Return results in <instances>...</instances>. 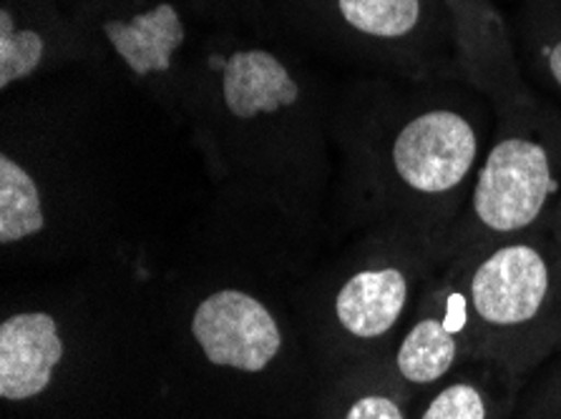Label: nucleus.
I'll return each mask as SVG.
<instances>
[{
    "instance_id": "2eb2a0df",
    "label": "nucleus",
    "mask_w": 561,
    "mask_h": 419,
    "mask_svg": "<svg viewBox=\"0 0 561 419\" xmlns=\"http://www.w3.org/2000/svg\"><path fill=\"white\" fill-rule=\"evenodd\" d=\"M543 226H547L551 246H554V256H557V264H559V277H561V196H559V201L554 203V209L549 211V217L543 219Z\"/></svg>"
},
{
    "instance_id": "7ed1b4c3",
    "label": "nucleus",
    "mask_w": 561,
    "mask_h": 419,
    "mask_svg": "<svg viewBox=\"0 0 561 419\" xmlns=\"http://www.w3.org/2000/svg\"><path fill=\"white\" fill-rule=\"evenodd\" d=\"M494 110V133L444 264L539 229L561 196V106L541 89Z\"/></svg>"
},
{
    "instance_id": "f03ea898",
    "label": "nucleus",
    "mask_w": 561,
    "mask_h": 419,
    "mask_svg": "<svg viewBox=\"0 0 561 419\" xmlns=\"http://www.w3.org/2000/svg\"><path fill=\"white\" fill-rule=\"evenodd\" d=\"M186 116L219 176L283 211L310 203L325 182L318 91L277 48L211 33Z\"/></svg>"
},
{
    "instance_id": "9d476101",
    "label": "nucleus",
    "mask_w": 561,
    "mask_h": 419,
    "mask_svg": "<svg viewBox=\"0 0 561 419\" xmlns=\"http://www.w3.org/2000/svg\"><path fill=\"white\" fill-rule=\"evenodd\" d=\"M76 58H83L79 31L56 0L0 3V91Z\"/></svg>"
},
{
    "instance_id": "f257e3e1",
    "label": "nucleus",
    "mask_w": 561,
    "mask_h": 419,
    "mask_svg": "<svg viewBox=\"0 0 561 419\" xmlns=\"http://www.w3.org/2000/svg\"><path fill=\"white\" fill-rule=\"evenodd\" d=\"M494 124L489 101L463 81L373 83L345 143L373 226L413 229L444 254Z\"/></svg>"
},
{
    "instance_id": "f8f14e48",
    "label": "nucleus",
    "mask_w": 561,
    "mask_h": 419,
    "mask_svg": "<svg viewBox=\"0 0 561 419\" xmlns=\"http://www.w3.org/2000/svg\"><path fill=\"white\" fill-rule=\"evenodd\" d=\"M514 36L529 79L561 106V0H522Z\"/></svg>"
},
{
    "instance_id": "9b49d317",
    "label": "nucleus",
    "mask_w": 561,
    "mask_h": 419,
    "mask_svg": "<svg viewBox=\"0 0 561 419\" xmlns=\"http://www.w3.org/2000/svg\"><path fill=\"white\" fill-rule=\"evenodd\" d=\"M66 357L56 316L15 312L0 324V397L28 401L44 395Z\"/></svg>"
},
{
    "instance_id": "dca6fc26",
    "label": "nucleus",
    "mask_w": 561,
    "mask_h": 419,
    "mask_svg": "<svg viewBox=\"0 0 561 419\" xmlns=\"http://www.w3.org/2000/svg\"><path fill=\"white\" fill-rule=\"evenodd\" d=\"M516 3H522V0H516Z\"/></svg>"
},
{
    "instance_id": "39448f33",
    "label": "nucleus",
    "mask_w": 561,
    "mask_h": 419,
    "mask_svg": "<svg viewBox=\"0 0 561 419\" xmlns=\"http://www.w3.org/2000/svg\"><path fill=\"white\" fill-rule=\"evenodd\" d=\"M444 267L469 299L473 347L522 352L529 339L541 345L561 331V277L543 224Z\"/></svg>"
},
{
    "instance_id": "0eeeda50",
    "label": "nucleus",
    "mask_w": 561,
    "mask_h": 419,
    "mask_svg": "<svg viewBox=\"0 0 561 419\" xmlns=\"http://www.w3.org/2000/svg\"><path fill=\"white\" fill-rule=\"evenodd\" d=\"M370 231L365 261L347 273L333 299L337 327L355 341L393 335L421 279L444 267L440 246L419 231L398 224H376Z\"/></svg>"
},
{
    "instance_id": "6e6552de",
    "label": "nucleus",
    "mask_w": 561,
    "mask_h": 419,
    "mask_svg": "<svg viewBox=\"0 0 561 419\" xmlns=\"http://www.w3.org/2000/svg\"><path fill=\"white\" fill-rule=\"evenodd\" d=\"M192 337L211 366L260 374L283 352V329L265 304L242 289H217L192 314Z\"/></svg>"
},
{
    "instance_id": "4468645a",
    "label": "nucleus",
    "mask_w": 561,
    "mask_h": 419,
    "mask_svg": "<svg viewBox=\"0 0 561 419\" xmlns=\"http://www.w3.org/2000/svg\"><path fill=\"white\" fill-rule=\"evenodd\" d=\"M343 419H408L398 397L388 392H363L347 405Z\"/></svg>"
},
{
    "instance_id": "20e7f679",
    "label": "nucleus",
    "mask_w": 561,
    "mask_h": 419,
    "mask_svg": "<svg viewBox=\"0 0 561 419\" xmlns=\"http://www.w3.org/2000/svg\"><path fill=\"white\" fill-rule=\"evenodd\" d=\"M215 0H79L71 19L89 58L176 114L190 108L204 48L197 21Z\"/></svg>"
},
{
    "instance_id": "423d86ee",
    "label": "nucleus",
    "mask_w": 561,
    "mask_h": 419,
    "mask_svg": "<svg viewBox=\"0 0 561 419\" xmlns=\"http://www.w3.org/2000/svg\"><path fill=\"white\" fill-rule=\"evenodd\" d=\"M337 48L413 81H458L446 0H302Z\"/></svg>"
},
{
    "instance_id": "1a4fd4ad",
    "label": "nucleus",
    "mask_w": 561,
    "mask_h": 419,
    "mask_svg": "<svg viewBox=\"0 0 561 419\" xmlns=\"http://www.w3.org/2000/svg\"><path fill=\"white\" fill-rule=\"evenodd\" d=\"M471 345L469 299L456 273L440 267L428 306L398 341L393 370L408 387L426 389L444 382Z\"/></svg>"
},
{
    "instance_id": "ddd939ff",
    "label": "nucleus",
    "mask_w": 561,
    "mask_h": 419,
    "mask_svg": "<svg viewBox=\"0 0 561 419\" xmlns=\"http://www.w3.org/2000/svg\"><path fill=\"white\" fill-rule=\"evenodd\" d=\"M421 419H491V405L481 384L456 380L428 399Z\"/></svg>"
}]
</instances>
